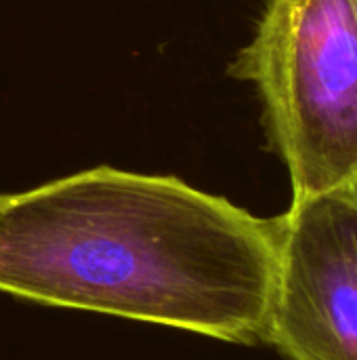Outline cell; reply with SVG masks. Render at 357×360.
<instances>
[{"label": "cell", "instance_id": "obj_1", "mask_svg": "<svg viewBox=\"0 0 357 360\" xmlns=\"http://www.w3.org/2000/svg\"><path fill=\"white\" fill-rule=\"evenodd\" d=\"M284 215L257 217L173 175L86 169L0 196V291L267 344Z\"/></svg>", "mask_w": 357, "mask_h": 360}, {"label": "cell", "instance_id": "obj_2", "mask_svg": "<svg viewBox=\"0 0 357 360\" xmlns=\"http://www.w3.org/2000/svg\"><path fill=\"white\" fill-rule=\"evenodd\" d=\"M227 74L255 84L292 200L357 192V0H267Z\"/></svg>", "mask_w": 357, "mask_h": 360}, {"label": "cell", "instance_id": "obj_3", "mask_svg": "<svg viewBox=\"0 0 357 360\" xmlns=\"http://www.w3.org/2000/svg\"><path fill=\"white\" fill-rule=\"evenodd\" d=\"M267 346L288 360H357V192L284 213Z\"/></svg>", "mask_w": 357, "mask_h": 360}]
</instances>
